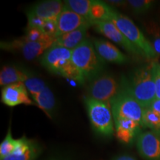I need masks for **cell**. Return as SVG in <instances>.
Here are the masks:
<instances>
[{"label": "cell", "instance_id": "obj_19", "mask_svg": "<svg viewBox=\"0 0 160 160\" xmlns=\"http://www.w3.org/2000/svg\"><path fill=\"white\" fill-rule=\"evenodd\" d=\"M38 107L42 110L49 117H52L56 107V99L49 87H46L36 95L32 96Z\"/></svg>", "mask_w": 160, "mask_h": 160}, {"label": "cell", "instance_id": "obj_32", "mask_svg": "<svg viewBox=\"0 0 160 160\" xmlns=\"http://www.w3.org/2000/svg\"><path fill=\"white\" fill-rule=\"evenodd\" d=\"M113 160H137L134 157L128 154H120L113 158Z\"/></svg>", "mask_w": 160, "mask_h": 160}, {"label": "cell", "instance_id": "obj_7", "mask_svg": "<svg viewBox=\"0 0 160 160\" xmlns=\"http://www.w3.org/2000/svg\"><path fill=\"white\" fill-rule=\"evenodd\" d=\"M120 87L121 85L113 76L102 73L90 81L88 97L111 106L112 101L119 93Z\"/></svg>", "mask_w": 160, "mask_h": 160}, {"label": "cell", "instance_id": "obj_27", "mask_svg": "<svg viewBox=\"0 0 160 160\" xmlns=\"http://www.w3.org/2000/svg\"><path fill=\"white\" fill-rule=\"evenodd\" d=\"M148 34L150 35V42L154 50L157 57H160V28L155 25L148 27Z\"/></svg>", "mask_w": 160, "mask_h": 160}, {"label": "cell", "instance_id": "obj_1", "mask_svg": "<svg viewBox=\"0 0 160 160\" xmlns=\"http://www.w3.org/2000/svg\"><path fill=\"white\" fill-rule=\"evenodd\" d=\"M41 64L49 72L80 84L85 82L82 76L72 61V51L53 45L41 57Z\"/></svg>", "mask_w": 160, "mask_h": 160}, {"label": "cell", "instance_id": "obj_3", "mask_svg": "<svg viewBox=\"0 0 160 160\" xmlns=\"http://www.w3.org/2000/svg\"><path fill=\"white\" fill-rule=\"evenodd\" d=\"M72 61L85 82L102 74L105 65V61L98 54L93 43L88 39L72 51Z\"/></svg>", "mask_w": 160, "mask_h": 160}, {"label": "cell", "instance_id": "obj_12", "mask_svg": "<svg viewBox=\"0 0 160 160\" xmlns=\"http://www.w3.org/2000/svg\"><path fill=\"white\" fill-rule=\"evenodd\" d=\"M57 24V37L75 31L84 26H92V24L88 20L77 14L65 6L58 18Z\"/></svg>", "mask_w": 160, "mask_h": 160}, {"label": "cell", "instance_id": "obj_25", "mask_svg": "<svg viewBox=\"0 0 160 160\" xmlns=\"http://www.w3.org/2000/svg\"><path fill=\"white\" fill-rule=\"evenodd\" d=\"M127 2L136 14L146 13L154 5V1L151 0H128Z\"/></svg>", "mask_w": 160, "mask_h": 160}, {"label": "cell", "instance_id": "obj_26", "mask_svg": "<svg viewBox=\"0 0 160 160\" xmlns=\"http://www.w3.org/2000/svg\"><path fill=\"white\" fill-rule=\"evenodd\" d=\"M24 84H25L26 88L28 89V92H30L31 96L36 95L47 87L46 83L42 79L37 77H31V76H30L28 79H26Z\"/></svg>", "mask_w": 160, "mask_h": 160}, {"label": "cell", "instance_id": "obj_9", "mask_svg": "<svg viewBox=\"0 0 160 160\" xmlns=\"http://www.w3.org/2000/svg\"><path fill=\"white\" fill-rule=\"evenodd\" d=\"M92 26L98 33L119 45L133 55L142 56L139 50L126 38L120 30L112 21H98L92 24ZM143 57V56H142Z\"/></svg>", "mask_w": 160, "mask_h": 160}, {"label": "cell", "instance_id": "obj_17", "mask_svg": "<svg viewBox=\"0 0 160 160\" xmlns=\"http://www.w3.org/2000/svg\"><path fill=\"white\" fill-rule=\"evenodd\" d=\"M90 27L91 26H84L70 33L59 36L56 38L53 45L73 51L87 39L88 30Z\"/></svg>", "mask_w": 160, "mask_h": 160}, {"label": "cell", "instance_id": "obj_6", "mask_svg": "<svg viewBox=\"0 0 160 160\" xmlns=\"http://www.w3.org/2000/svg\"><path fill=\"white\" fill-rule=\"evenodd\" d=\"M113 120L129 119L134 120L142 125V118L144 108L133 97L127 88L121 85L120 91L111 104Z\"/></svg>", "mask_w": 160, "mask_h": 160}, {"label": "cell", "instance_id": "obj_23", "mask_svg": "<svg viewBox=\"0 0 160 160\" xmlns=\"http://www.w3.org/2000/svg\"><path fill=\"white\" fill-rule=\"evenodd\" d=\"M24 39L29 42H53L55 38L48 35L43 31L39 28H32L27 30L25 36L22 37Z\"/></svg>", "mask_w": 160, "mask_h": 160}, {"label": "cell", "instance_id": "obj_18", "mask_svg": "<svg viewBox=\"0 0 160 160\" xmlns=\"http://www.w3.org/2000/svg\"><path fill=\"white\" fill-rule=\"evenodd\" d=\"M31 74L25 70L16 66H4L0 72V85L7 86L17 82H25Z\"/></svg>", "mask_w": 160, "mask_h": 160}, {"label": "cell", "instance_id": "obj_2", "mask_svg": "<svg viewBox=\"0 0 160 160\" xmlns=\"http://www.w3.org/2000/svg\"><path fill=\"white\" fill-rule=\"evenodd\" d=\"M123 85L144 108H148L156 99L153 62L136 69Z\"/></svg>", "mask_w": 160, "mask_h": 160}, {"label": "cell", "instance_id": "obj_8", "mask_svg": "<svg viewBox=\"0 0 160 160\" xmlns=\"http://www.w3.org/2000/svg\"><path fill=\"white\" fill-rule=\"evenodd\" d=\"M54 42H29L23 37L15 39L8 42H2L1 48L8 51L19 52L26 59L33 60L38 57L42 56Z\"/></svg>", "mask_w": 160, "mask_h": 160}, {"label": "cell", "instance_id": "obj_29", "mask_svg": "<svg viewBox=\"0 0 160 160\" xmlns=\"http://www.w3.org/2000/svg\"><path fill=\"white\" fill-rule=\"evenodd\" d=\"M153 77L156 87V99H160V64L153 62Z\"/></svg>", "mask_w": 160, "mask_h": 160}, {"label": "cell", "instance_id": "obj_28", "mask_svg": "<svg viewBox=\"0 0 160 160\" xmlns=\"http://www.w3.org/2000/svg\"><path fill=\"white\" fill-rule=\"evenodd\" d=\"M27 18H28V25H27V30L32 29V28H42L44 24L45 21L41 18L37 17L34 13H31L29 11L27 13Z\"/></svg>", "mask_w": 160, "mask_h": 160}, {"label": "cell", "instance_id": "obj_22", "mask_svg": "<svg viewBox=\"0 0 160 160\" xmlns=\"http://www.w3.org/2000/svg\"><path fill=\"white\" fill-rule=\"evenodd\" d=\"M142 126L160 134V115L151 108H144L142 118Z\"/></svg>", "mask_w": 160, "mask_h": 160}, {"label": "cell", "instance_id": "obj_20", "mask_svg": "<svg viewBox=\"0 0 160 160\" xmlns=\"http://www.w3.org/2000/svg\"><path fill=\"white\" fill-rule=\"evenodd\" d=\"M114 8L110 7L105 2L93 0L90 21L91 24L98 21H111V15Z\"/></svg>", "mask_w": 160, "mask_h": 160}, {"label": "cell", "instance_id": "obj_33", "mask_svg": "<svg viewBox=\"0 0 160 160\" xmlns=\"http://www.w3.org/2000/svg\"><path fill=\"white\" fill-rule=\"evenodd\" d=\"M49 160H59L58 159H49Z\"/></svg>", "mask_w": 160, "mask_h": 160}, {"label": "cell", "instance_id": "obj_24", "mask_svg": "<svg viewBox=\"0 0 160 160\" xmlns=\"http://www.w3.org/2000/svg\"><path fill=\"white\" fill-rule=\"evenodd\" d=\"M16 145H17V139H14L12 137L11 128H9L5 138L0 145V159H2L11 154L14 151Z\"/></svg>", "mask_w": 160, "mask_h": 160}, {"label": "cell", "instance_id": "obj_13", "mask_svg": "<svg viewBox=\"0 0 160 160\" xmlns=\"http://www.w3.org/2000/svg\"><path fill=\"white\" fill-rule=\"evenodd\" d=\"M40 153L41 148L36 142L23 137L17 139L13 153L1 160H35Z\"/></svg>", "mask_w": 160, "mask_h": 160}, {"label": "cell", "instance_id": "obj_4", "mask_svg": "<svg viewBox=\"0 0 160 160\" xmlns=\"http://www.w3.org/2000/svg\"><path fill=\"white\" fill-rule=\"evenodd\" d=\"M111 21L115 24L124 36L141 52L144 57L149 60L157 58L154 50L148 39L145 37L131 19L114 9L111 15Z\"/></svg>", "mask_w": 160, "mask_h": 160}, {"label": "cell", "instance_id": "obj_15", "mask_svg": "<svg viewBox=\"0 0 160 160\" xmlns=\"http://www.w3.org/2000/svg\"><path fill=\"white\" fill-rule=\"evenodd\" d=\"M93 45L98 54L105 61L119 65L127 62V56L124 54L114 45L107 40L101 39H94Z\"/></svg>", "mask_w": 160, "mask_h": 160}, {"label": "cell", "instance_id": "obj_30", "mask_svg": "<svg viewBox=\"0 0 160 160\" xmlns=\"http://www.w3.org/2000/svg\"><path fill=\"white\" fill-rule=\"evenodd\" d=\"M149 108H151V109H153L160 115V99H156L149 106Z\"/></svg>", "mask_w": 160, "mask_h": 160}, {"label": "cell", "instance_id": "obj_10", "mask_svg": "<svg viewBox=\"0 0 160 160\" xmlns=\"http://www.w3.org/2000/svg\"><path fill=\"white\" fill-rule=\"evenodd\" d=\"M138 152L145 160H160V134L148 131L137 138Z\"/></svg>", "mask_w": 160, "mask_h": 160}, {"label": "cell", "instance_id": "obj_14", "mask_svg": "<svg viewBox=\"0 0 160 160\" xmlns=\"http://www.w3.org/2000/svg\"><path fill=\"white\" fill-rule=\"evenodd\" d=\"M64 7V2L59 0H48L36 4L29 10V11L45 21L57 22Z\"/></svg>", "mask_w": 160, "mask_h": 160}, {"label": "cell", "instance_id": "obj_11", "mask_svg": "<svg viewBox=\"0 0 160 160\" xmlns=\"http://www.w3.org/2000/svg\"><path fill=\"white\" fill-rule=\"evenodd\" d=\"M1 101L10 107L19 105H33V102L28 97V91L23 82L5 86L2 90Z\"/></svg>", "mask_w": 160, "mask_h": 160}, {"label": "cell", "instance_id": "obj_31", "mask_svg": "<svg viewBox=\"0 0 160 160\" xmlns=\"http://www.w3.org/2000/svg\"><path fill=\"white\" fill-rule=\"evenodd\" d=\"M105 2L108 4L110 5H114L117 6V7H121V6H123L128 4L127 2L125 1H121V0H109V1H105Z\"/></svg>", "mask_w": 160, "mask_h": 160}, {"label": "cell", "instance_id": "obj_5", "mask_svg": "<svg viewBox=\"0 0 160 160\" xmlns=\"http://www.w3.org/2000/svg\"><path fill=\"white\" fill-rule=\"evenodd\" d=\"M85 103L92 128L98 134L111 137L114 133V120L111 106L87 97Z\"/></svg>", "mask_w": 160, "mask_h": 160}, {"label": "cell", "instance_id": "obj_16", "mask_svg": "<svg viewBox=\"0 0 160 160\" xmlns=\"http://www.w3.org/2000/svg\"><path fill=\"white\" fill-rule=\"evenodd\" d=\"M116 135L117 139L124 144L129 145L139 134L140 128L142 127L134 120L117 119L114 120Z\"/></svg>", "mask_w": 160, "mask_h": 160}, {"label": "cell", "instance_id": "obj_21", "mask_svg": "<svg viewBox=\"0 0 160 160\" xmlns=\"http://www.w3.org/2000/svg\"><path fill=\"white\" fill-rule=\"evenodd\" d=\"M64 2L66 8L77 14L85 18L91 22L90 17L93 0H66Z\"/></svg>", "mask_w": 160, "mask_h": 160}]
</instances>
